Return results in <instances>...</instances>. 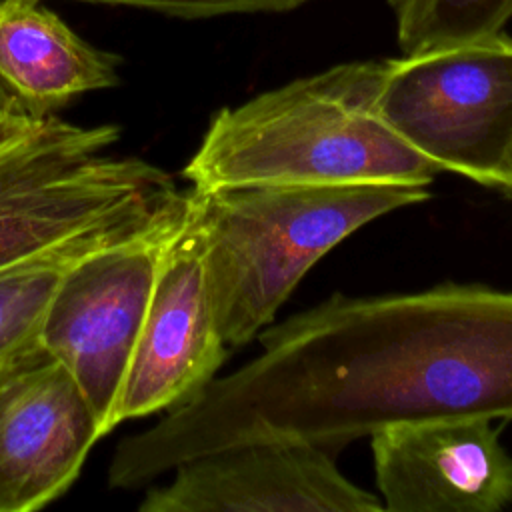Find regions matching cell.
<instances>
[{
    "instance_id": "cell-5",
    "label": "cell",
    "mask_w": 512,
    "mask_h": 512,
    "mask_svg": "<svg viewBox=\"0 0 512 512\" xmlns=\"http://www.w3.org/2000/svg\"><path fill=\"white\" fill-rule=\"evenodd\" d=\"M378 112L438 170L502 190L512 150V38L502 32L384 60Z\"/></svg>"
},
{
    "instance_id": "cell-1",
    "label": "cell",
    "mask_w": 512,
    "mask_h": 512,
    "mask_svg": "<svg viewBox=\"0 0 512 512\" xmlns=\"http://www.w3.org/2000/svg\"><path fill=\"white\" fill-rule=\"evenodd\" d=\"M258 338L256 358L120 440L108 486L138 490L250 440L338 450L396 424L512 420V290L440 284L394 296L334 294Z\"/></svg>"
},
{
    "instance_id": "cell-6",
    "label": "cell",
    "mask_w": 512,
    "mask_h": 512,
    "mask_svg": "<svg viewBox=\"0 0 512 512\" xmlns=\"http://www.w3.org/2000/svg\"><path fill=\"white\" fill-rule=\"evenodd\" d=\"M188 210L190 192L180 208L150 226L78 258L44 312L38 342L88 398L100 436L116 428V404L154 284Z\"/></svg>"
},
{
    "instance_id": "cell-11",
    "label": "cell",
    "mask_w": 512,
    "mask_h": 512,
    "mask_svg": "<svg viewBox=\"0 0 512 512\" xmlns=\"http://www.w3.org/2000/svg\"><path fill=\"white\" fill-rule=\"evenodd\" d=\"M122 58L80 38L42 0H0V110L42 120L120 82Z\"/></svg>"
},
{
    "instance_id": "cell-15",
    "label": "cell",
    "mask_w": 512,
    "mask_h": 512,
    "mask_svg": "<svg viewBox=\"0 0 512 512\" xmlns=\"http://www.w3.org/2000/svg\"><path fill=\"white\" fill-rule=\"evenodd\" d=\"M502 192L512 196V150H510V156H508V162H506V172H504V186H502Z\"/></svg>"
},
{
    "instance_id": "cell-4",
    "label": "cell",
    "mask_w": 512,
    "mask_h": 512,
    "mask_svg": "<svg viewBox=\"0 0 512 512\" xmlns=\"http://www.w3.org/2000/svg\"><path fill=\"white\" fill-rule=\"evenodd\" d=\"M120 128L48 116L0 122V268L88 232L150 220L186 192L170 174L114 154Z\"/></svg>"
},
{
    "instance_id": "cell-8",
    "label": "cell",
    "mask_w": 512,
    "mask_h": 512,
    "mask_svg": "<svg viewBox=\"0 0 512 512\" xmlns=\"http://www.w3.org/2000/svg\"><path fill=\"white\" fill-rule=\"evenodd\" d=\"M102 438L72 374L40 344L0 366V512L60 498Z\"/></svg>"
},
{
    "instance_id": "cell-7",
    "label": "cell",
    "mask_w": 512,
    "mask_h": 512,
    "mask_svg": "<svg viewBox=\"0 0 512 512\" xmlns=\"http://www.w3.org/2000/svg\"><path fill=\"white\" fill-rule=\"evenodd\" d=\"M336 450L300 440H250L196 456L150 486L140 512H374L376 494L352 484Z\"/></svg>"
},
{
    "instance_id": "cell-2",
    "label": "cell",
    "mask_w": 512,
    "mask_h": 512,
    "mask_svg": "<svg viewBox=\"0 0 512 512\" xmlns=\"http://www.w3.org/2000/svg\"><path fill=\"white\" fill-rule=\"evenodd\" d=\"M384 62H346L218 110L182 168L196 190L426 186L440 172L380 116Z\"/></svg>"
},
{
    "instance_id": "cell-14",
    "label": "cell",
    "mask_w": 512,
    "mask_h": 512,
    "mask_svg": "<svg viewBox=\"0 0 512 512\" xmlns=\"http://www.w3.org/2000/svg\"><path fill=\"white\" fill-rule=\"evenodd\" d=\"M92 4L130 6L180 18H208L236 12H284L310 0H80Z\"/></svg>"
},
{
    "instance_id": "cell-10",
    "label": "cell",
    "mask_w": 512,
    "mask_h": 512,
    "mask_svg": "<svg viewBox=\"0 0 512 512\" xmlns=\"http://www.w3.org/2000/svg\"><path fill=\"white\" fill-rule=\"evenodd\" d=\"M484 416L438 418L370 436L376 486L392 512H496L512 504V456Z\"/></svg>"
},
{
    "instance_id": "cell-3",
    "label": "cell",
    "mask_w": 512,
    "mask_h": 512,
    "mask_svg": "<svg viewBox=\"0 0 512 512\" xmlns=\"http://www.w3.org/2000/svg\"><path fill=\"white\" fill-rule=\"evenodd\" d=\"M426 186L254 184L190 188L214 320L228 346L270 324L302 276L374 218L424 202Z\"/></svg>"
},
{
    "instance_id": "cell-13",
    "label": "cell",
    "mask_w": 512,
    "mask_h": 512,
    "mask_svg": "<svg viewBox=\"0 0 512 512\" xmlns=\"http://www.w3.org/2000/svg\"><path fill=\"white\" fill-rule=\"evenodd\" d=\"M404 54L494 38L512 20V0H388Z\"/></svg>"
},
{
    "instance_id": "cell-9",
    "label": "cell",
    "mask_w": 512,
    "mask_h": 512,
    "mask_svg": "<svg viewBox=\"0 0 512 512\" xmlns=\"http://www.w3.org/2000/svg\"><path fill=\"white\" fill-rule=\"evenodd\" d=\"M226 356L228 344L208 294L202 240L188 210L164 254L116 404V426L184 404L216 378Z\"/></svg>"
},
{
    "instance_id": "cell-12",
    "label": "cell",
    "mask_w": 512,
    "mask_h": 512,
    "mask_svg": "<svg viewBox=\"0 0 512 512\" xmlns=\"http://www.w3.org/2000/svg\"><path fill=\"white\" fill-rule=\"evenodd\" d=\"M184 202L186 198L178 206L150 220L100 228L52 250L0 268V366L40 344V326L48 302L64 272L78 258L150 226L164 214L180 208Z\"/></svg>"
},
{
    "instance_id": "cell-16",
    "label": "cell",
    "mask_w": 512,
    "mask_h": 512,
    "mask_svg": "<svg viewBox=\"0 0 512 512\" xmlns=\"http://www.w3.org/2000/svg\"><path fill=\"white\" fill-rule=\"evenodd\" d=\"M6 116H10V114H6V112H2V110H0V122H2Z\"/></svg>"
}]
</instances>
